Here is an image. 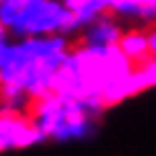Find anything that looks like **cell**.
<instances>
[{
    "instance_id": "6da1fadb",
    "label": "cell",
    "mask_w": 156,
    "mask_h": 156,
    "mask_svg": "<svg viewBox=\"0 0 156 156\" xmlns=\"http://www.w3.org/2000/svg\"><path fill=\"white\" fill-rule=\"evenodd\" d=\"M68 59L63 55L61 34L23 36L9 41L0 70L18 90L45 86Z\"/></svg>"
},
{
    "instance_id": "7a4b0ae2",
    "label": "cell",
    "mask_w": 156,
    "mask_h": 156,
    "mask_svg": "<svg viewBox=\"0 0 156 156\" xmlns=\"http://www.w3.org/2000/svg\"><path fill=\"white\" fill-rule=\"evenodd\" d=\"M7 45H9V39L0 34V61H2V57H5V50H7Z\"/></svg>"
}]
</instances>
